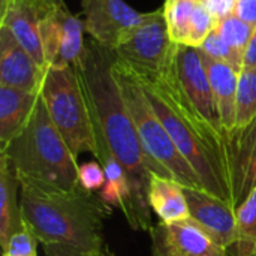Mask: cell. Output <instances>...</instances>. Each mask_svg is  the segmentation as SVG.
<instances>
[{
	"label": "cell",
	"mask_w": 256,
	"mask_h": 256,
	"mask_svg": "<svg viewBox=\"0 0 256 256\" xmlns=\"http://www.w3.org/2000/svg\"><path fill=\"white\" fill-rule=\"evenodd\" d=\"M36 243L38 240L24 225V228L20 232L14 234L9 238V242L3 248V256H38Z\"/></svg>",
	"instance_id": "26"
},
{
	"label": "cell",
	"mask_w": 256,
	"mask_h": 256,
	"mask_svg": "<svg viewBox=\"0 0 256 256\" xmlns=\"http://www.w3.org/2000/svg\"><path fill=\"white\" fill-rule=\"evenodd\" d=\"M114 75L135 123L141 146L148 160L150 172L174 178L186 188L204 189L200 177L177 150L165 126L154 114L134 75L124 66L117 63V60L114 62Z\"/></svg>",
	"instance_id": "5"
},
{
	"label": "cell",
	"mask_w": 256,
	"mask_h": 256,
	"mask_svg": "<svg viewBox=\"0 0 256 256\" xmlns=\"http://www.w3.org/2000/svg\"><path fill=\"white\" fill-rule=\"evenodd\" d=\"M152 256H228L208 232L192 219L153 225L150 231Z\"/></svg>",
	"instance_id": "11"
},
{
	"label": "cell",
	"mask_w": 256,
	"mask_h": 256,
	"mask_svg": "<svg viewBox=\"0 0 256 256\" xmlns=\"http://www.w3.org/2000/svg\"><path fill=\"white\" fill-rule=\"evenodd\" d=\"M148 204L152 212H154L164 224H176L190 219L184 186L174 178L152 174Z\"/></svg>",
	"instance_id": "18"
},
{
	"label": "cell",
	"mask_w": 256,
	"mask_h": 256,
	"mask_svg": "<svg viewBox=\"0 0 256 256\" xmlns=\"http://www.w3.org/2000/svg\"><path fill=\"white\" fill-rule=\"evenodd\" d=\"M254 256H256V250H255V255H254Z\"/></svg>",
	"instance_id": "33"
},
{
	"label": "cell",
	"mask_w": 256,
	"mask_h": 256,
	"mask_svg": "<svg viewBox=\"0 0 256 256\" xmlns=\"http://www.w3.org/2000/svg\"><path fill=\"white\" fill-rule=\"evenodd\" d=\"M46 70L20 45L9 28L0 26V86L39 94Z\"/></svg>",
	"instance_id": "14"
},
{
	"label": "cell",
	"mask_w": 256,
	"mask_h": 256,
	"mask_svg": "<svg viewBox=\"0 0 256 256\" xmlns=\"http://www.w3.org/2000/svg\"><path fill=\"white\" fill-rule=\"evenodd\" d=\"M204 2H206V0H204Z\"/></svg>",
	"instance_id": "34"
},
{
	"label": "cell",
	"mask_w": 256,
	"mask_h": 256,
	"mask_svg": "<svg viewBox=\"0 0 256 256\" xmlns=\"http://www.w3.org/2000/svg\"><path fill=\"white\" fill-rule=\"evenodd\" d=\"M106 182L105 171L99 162H87L78 168V183L90 192H99Z\"/></svg>",
	"instance_id": "27"
},
{
	"label": "cell",
	"mask_w": 256,
	"mask_h": 256,
	"mask_svg": "<svg viewBox=\"0 0 256 256\" xmlns=\"http://www.w3.org/2000/svg\"><path fill=\"white\" fill-rule=\"evenodd\" d=\"M177 44L172 42L164 9L147 12L116 46V60L140 75H158L170 70L176 62Z\"/></svg>",
	"instance_id": "7"
},
{
	"label": "cell",
	"mask_w": 256,
	"mask_h": 256,
	"mask_svg": "<svg viewBox=\"0 0 256 256\" xmlns=\"http://www.w3.org/2000/svg\"><path fill=\"white\" fill-rule=\"evenodd\" d=\"M21 214L33 237L45 244H63L87 252L108 249L105 220L112 208L80 183L70 189L20 182Z\"/></svg>",
	"instance_id": "3"
},
{
	"label": "cell",
	"mask_w": 256,
	"mask_h": 256,
	"mask_svg": "<svg viewBox=\"0 0 256 256\" xmlns=\"http://www.w3.org/2000/svg\"><path fill=\"white\" fill-rule=\"evenodd\" d=\"M40 98L48 114L78 159L82 153L96 158L98 147L87 99L74 66H50L40 88Z\"/></svg>",
	"instance_id": "6"
},
{
	"label": "cell",
	"mask_w": 256,
	"mask_h": 256,
	"mask_svg": "<svg viewBox=\"0 0 256 256\" xmlns=\"http://www.w3.org/2000/svg\"><path fill=\"white\" fill-rule=\"evenodd\" d=\"M114 50L90 38L86 40L84 52L74 68L78 72L92 116L98 147L96 159L100 153H108L123 166L134 201L132 218L128 224L134 231L150 232L153 228L148 204L152 172L135 123L114 75Z\"/></svg>",
	"instance_id": "1"
},
{
	"label": "cell",
	"mask_w": 256,
	"mask_h": 256,
	"mask_svg": "<svg viewBox=\"0 0 256 256\" xmlns=\"http://www.w3.org/2000/svg\"><path fill=\"white\" fill-rule=\"evenodd\" d=\"M234 208L256 189V118L226 136Z\"/></svg>",
	"instance_id": "13"
},
{
	"label": "cell",
	"mask_w": 256,
	"mask_h": 256,
	"mask_svg": "<svg viewBox=\"0 0 256 256\" xmlns=\"http://www.w3.org/2000/svg\"><path fill=\"white\" fill-rule=\"evenodd\" d=\"M40 4L42 0H2L0 26L9 28L20 45L46 70L40 39Z\"/></svg>",
	"instance_id": "15"
},
{
	"label": "cell",
	"mask_w": 256,
	"mask_h": 256,
	"mask_svg": "<svg viewBox=\"0 0 256 256\" xmlns=\"http://www.w3.org/2000/svg\"><path fill=\"white\" fill-rule=\"evenodd\" d=\"M129 72L142 88L177 150L200 177L204 189L234 207L226 138L212 129L190 105L174 66L158 75Z\"/></svg>",
	"instance_id": "2"
},
{
	"label": "cell",
	"mask_w": 256,
	"mask_h": 256,
	"mask_svg": "<svg viewBox=\"0 0 256 256\" xmlns=\"http://www.w3.org/2000/svg\"><path fill=\"white\" fill-rule=\"evenodd\" d=\"M21 183L4 154H0V244L6 246L9 238L24 228L21 214Z\"/></svg>",
	"instance_id": "19"
},
{
	"label": "cell",
	"mask_w": 256,
	"mask_h": 256,
	"mask_svg": "<svg viewBox=\"0 0 256 256\" xmlns=\"http://www.w3.org/2000/svg\"><path fill=\"white\" fill-rule=\"evenodd\" d=\"M204 3L208 8V10L212 12V15L214 16V20L219 22L224 18L234 14L237 0H206Z\"/></svg>",
	"instance_id": "29"
},
{
	"label": "cell",
	"mask_w": 256,
	"mask_h": 256,
	"mask_svg": "<svg viewBox=\"0 0 256 256\" xmlns=\"http://www.w3.org/2000/svg\"><path fill=\"white\" fill-rule=\"evenodd\" d=\"M194 2H204V0H194Z\"/></svg>",
	"instance_id": "32"
},
{
	"label": "cell",
	"mask_w": 256,
	"mask_h": 256,
	"mask_svg": "<svg viewBox=\"0 0 256 256\" xmlns=\"http://www.w3.org/2000/svg\"><path fill=\"white\" fill-rule=\"evenodd\" d=\"M252 66H256V27L249 40V45L244 51V57H243V69L252 68Z\"/></svg>",
	"instance_id": "31"
},
{
	"label": "cell",
	"mask_w": 256,
	"mask_h": 256,
	"mask_svg": "<svg viewBox=\"0 0 256 256\" xmlns=\"http://www.w3.org/2000/svg\"><path fill=\"white\" fill-rule=\"evenodd\" d=\"M20 182L70 189L78 184V159L54 126L39 96L27 126L3 148Z\"/></svg>",
	"instance_id": "4"
},
{
	"label": "cell",
	"mask_w": 256,
	"mask_h": 256,
	"mask_svg": "<svg viewBox=\"0 0 256 256\" xmlns=\"http://www.w3.org/2000/svg\"><path fill=\"white\" fill-rule=\"evenodd\" d=\"M201 56L208 74L220 123L228 136L236 129L237 123V88L240 72L228 63L212 60L202 52Z\"/></svg>",
	"instance_id": "16"
},
{
	"label": "cell",
	"mask_w": 256,
	"mask_h": 256,
	"mask_svg": "<svg viewBox=\"0 0 256 256\" xmlns=\"http://www.w3.org/2000/svg\"><path fill=\"white\" fill-rule=\"evenodd\" d=\"M198 50L208 58L216 60V62H224L231 64L234 69H237L238 72H242L243 64L242 62L234 56V52L231 51V48L228 46V44L224 40V38L220 36L218 27H214V30L206 38V40L198 46Z\"/></svg>",
	"instance_id": "24"
},
{
	"label": "cell",
	"mask_w": 256,
	"mask_h": 256,
	"mask_svg": "<svg viewBox=\"0 0 256 256\" xmlns=\"http://www.w3.org/2000/svg\"><path fill=\"white\" fill-rule=\"evenodd\" d=\"M84 33V20L74 15L63 0H42L40 39L48 68L75 66L86 48Z\"/></svg>",
	"instance_id": "8"
},
{
	"label": "cell",
	"mask_w": 256,
	"mask_h": 256,
	"mask_svg": "<svg viewBox=\"0 0 256 256\" xmlns=\"http://www.w3.org/2000/svg\"><path fill=\"white\" fill-rule=\"evenodd\" d=\"M216 26H218V21L214 20V16L212 15V12L206 6V3L204 2H196L192 24H190L188 45L198 48L206 40V38L214 30Z\"/></svg>",
	"instance_id": "25"
},
{
	"label": "cell",
	"mask_w": 256,
	"mask_h": 256,
	"mask_svg": "<svg viewBox=\"0 0 256 256\" xmlns=\"http://www.w3.org/2000/svg\"><path fill=\"white\" fill-rule=\"evenodd\" d=\"M84 27L98 44L116 50L122 39L136 27L146 14L138 12L124 0H82Z\"/></svg>",
	"instance_id": "10"
},
{
	"label": "cell",
	"mask_w": 256,
	"mask_h": 256,
	"mask_svg": "<svg viewBox=\"0 0 256 256\" xmlns=\"http://www.w3.org/2000/svg\"><path fill=\"white\" fill-rule=\"evenodd\" d=\"M234 14L246 22L256 26V0H237Z\"/></svg>",
	"instance_id": "30"
},
{
	"label": "cell",
	"mask_w": 256,
	"mask_h": 256,
	"mask_svg": "<svg viewBox=\"0 0 256 256\" xmlns=\"http://www.w3.org/2000/svg\"><path fill=\"white\" fill-rule=\"evenodd\" d=\"M216 27H218L220 36L224 38V40L228 44V46L234 52V56L243 64L244 51L249 45V40L255 32L256 26L246 22L244 20L238 18L236 14H232V15L224 18L222 21H219Z\"/></svg>",
	"instance_id": "23"
},
{
	"label": "cell",
	"mask_w": 256,
	"mask_h": 256,
	"mask_svg": "<svg viewBox=\"0 0 256 256\" xmlns=\"http://www.w3.org/2000/svg\"><path fill=\"white\" fill-rule=\"evenodd\" d=\"M195 6L196 2L194 0H165L162 9H164L168 33L174 44L188 45Z\"/></svg>",
	"instance_id": "20"
},
{
	"label": "cell",
	"mask_w": 256,
	"mask_h": 256,
	"mask_svg": "<svg viewBox=\"0 0 256 256\" xmlns=\"http://www.w3.org/2000/svg\"><path fill=\"white\" fill-rule=\"evenodd\" d=\"M174 69L184 96L200 114V117L212 129L226 138L216 108L213 90L201 51L195 46L178 45L176 52Z\"/></svg>",
	"instance_id": "9"
},
{
	"label": "cell",
	"mask_w": 256,
	"mask_h": 256,
	"mask_svg": "<svg viewBox=\"0 0 256 256\" xmlns=\"http://www.w3.org/2000/svg\"><path fill=\"white\" fill-rule=\"evenodd\" d=\"M256 118V66L244 68L238 74L237 123L236 129L246 128ZM234 129V130H236Z\"/></svg>",
	"instance_id": "22"
},
{
	"label": "cell",
	"mask_w": 256,
	"mask_h": 256,
	"mask_svg": "<svg viewBox=\"0 0 256 256\" xmlns=\"http://www.w3.org/2000/svg\"><path fill=\"white\" fill-rule=\"evenodd\" d=\"M39 94L0 86V146L3 150L30 122Z\"/></svg>",
	"instance_id": "17"
},
{
	"label": "cell",
	"mask_w": 256,
	"mask_h": 256,
	"mask_svg": "<svg viewBox=\"0 0 256 256\" xmlns=\"http://www.w3.org/2000/svg\"><path fill=\"white\" fill-rule=\"evenodd\" d=\"M184 195L189 206L190 219L208 232L222 248L230 249L237 244L238 230L236 208L224 200L204 189L186 188Z\"/></svg>",
	"instance_id": "12"
},
{
	"label": "cell",
	"mask_w": 256,
	"mask_h": 256,
	"mask_svg": "<svg viewBox=\"0 0 256 256\" xmlns=\"http://www.w3.org/2000/svg\"><path fill=\"white\" fill-rule=\"evenodd\" d=\"M237 216V255L254 256L256 250V189L236 208Z\"/></svg>",
	"instance_id": "21"
},
{
	"label": "cell",
	"mask_w": 256,
	"mask_h": 256,
	"mask_svg": "<svg viewBox=\"0 0 256 256\" xmlns=\"http://www.w3.org/2000/svg\"><path fill=\"white\" fill-rule=\"evenodd\" d=\"M42 248H44L45 256H116L110 248L100 252H87V250H80L75 248L63 246V244H45Z\"/></svg>",
	"instance_id": "28"
}]
</instances>
